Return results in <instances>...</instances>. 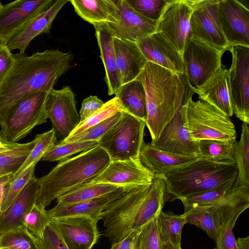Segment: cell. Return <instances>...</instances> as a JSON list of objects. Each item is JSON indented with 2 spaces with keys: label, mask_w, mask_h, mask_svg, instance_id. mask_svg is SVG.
<instances>
[{
  "label": "cell",
  "mask_w": 249,
  "mask_h": 249,
  "mask_svg": "<svg viewBox=\"0 0 249 249\" xmlns=\"http://www.w3.org/2000/svg\"><path fill=\"white\" fill-rule=\"evenodd\" d=\"M14 55V63L0 84V124L22 99L38 92H50L73 59L71 53L59 49L37 52L30 56Z\"/></svg>",
  "instance_id": "6da1fadb"
},
{
  "label": "cell",
  "mask_w": 249,
  "mask_h": 249,
  "mask_svg": "<svg viewBox=\"0 0 249 249\" xmlns=\"http://www.w3.org/2000/svg\"><path fill=\"white\" fill-rule=\"evenodd\" d=\"M163 175L152 182L134 188L109 204L102 212L104 235L111 244L141 229L159 215L166 202Z\"/></svg>",
  "instance_id": "7a4b0ae2"
},
{
  "label": "cell",
  "mask_w": 249,
  "mask_h": 249,
  "mask_svg": "<svg viewBox=\"0 0 249 249\" xmlns=\"http://www.w3.org/2000/svg\"><path fill=\"white\" fill-rule=\"evenodd\" d=\"M135 80L143 85L146 95L145 125L152 142L195 93L194 87L184 74L147 62Z\"/></svg>",
  "instance_id": "3957f363"
},
{
  "label": "cell",
  "mask_w": 249,
  "mask_h": 249,
  "mask_svg": "<svg viewBox=\"0 0 249 249\" xmlns=\"http://www.w3.org/2000/svg\"><path fill=\"white\" fill-rule=\"evenodd\" d=\"M110 161L107 153L99 145L59 161L48 174L38 178L36 203L46 208L54 199L99 175Z\"/></svg>",
  "instance_id": "277c9868"
},
{
  "label": "cell",
  "mask_w": 249,
  "mask_h": 249,
  "mask_svg": "<svg viewBox=\"0 0 249 249\" xmlns=\"http://www.w3.org/2000/svg\"><path fill=\"white\" fill-rule=\"evenodd\" d=\"M237 176L235 163H219L199 157L163 175L166 202L233 184Z\"/></svg>",
  "instance_id": "5b68a950"
},
{
  "label": "cell",
  "mask_w": 249,
  "mask_h": 249,
  "mask_svg": "<svg viewBox=\"0 0 249 249\" xmlns=\"http://www.w3.org/2000/svg\"><path fill=\"white\" fill-rule=\"evenodd\" d=\"M186 125L196 142L213 140L236 141V132L230 117L207 102L189 99L181 107Z\"/></svg>",
  "instance_id": "8992f818"
},
{
  "label": "cell",
  "mask_w": 249,
  "mask_h": 249,
  "mask_svg": "<svg viewBox=\"0 0 249 249\" xmlns=\"http://www.w3.org/2000/svg\"><path fill=\"white\" fill-rule=\"evenodd\" d=\"M144 121L123 111L120 119L98 141L110 161L140 158L144 142Z\"/></svg>",
  "instance_id": "52a82bcc"
},
{
  "label": "cell",
  "mask_w": 249,
  "mask_h": 249,
  "mask_svg": "<svg viewBox=\"0 0 249 249\" xmlns=\"http://www.w3.org/2000/svg\"><path fill=\"white\" fill-rule=\"evenodd\" d=\"M49 92L35 93L18 102L10 110L0 124V131L7 140L17 142L36 126L47 122L46 105Z\"/></svg>",
  "instance_id": "ba28073f"
},
{
  "label": "cell",
  "mask_w": 249,
  "mask_h": 249,
  "mask_svg": "<svg viewBox=\"0 0 249 249\" xmlns=\"http://www.w3.org/2000/svg\"><path fill=\"white\" fill-rule=\"evenodd\" d=\"M112 22L93 25L112 37L137 42L155 33L157 20L135 10L126 0H112Z\"/></svg>",
  "instance_id": "9c48e42d"
},
{
  "label": "cell",
  "mask_w": 249,
  "mask_h": 249,
  "mask_svg": "<svg viewBox=\"0 0 249 249\" xmlns=\"http://www.w3.org/2000/svg\"><path fill=\"white\" fill-rule=\"evenodd\" d=\"M225 51L190 38L182 54L184 75L190 83L194 87L204 83L222 67V57Z\"/></svg>",
  "instance_id": "30bf717a"
},
{
  "label": "cell",
  "mask_w": 249,
  "mask_h": 249,
  "mask_svg": "<svg viewBox=\"0 0 249 249\" xmlns=\"http://www.w3.org/2000/svg\"><path fill=\"white\" fill-rule=\"evenodd\" d=\"M194 0H167L157 20L161 33L182 54L191 37L190 18Z\"/></svg>",
  "instance_id": "8fae6325"
},
{
  "label": "cell",
  "mask_w": 249,
  "mask_h": 249,
  "mask_svg": "<svg viewBox=\"0 0 249 249\" xmlns=\"http://www.w3.org/2000/svg\"><path fill=\"white\" fill-rule=\"evenodd\" d=\"M232 60L229 81L233 113L243 123L249 124V48L231 46Z\"/></svg>",
  "instance_id": "7c38bea8"
},
{
  "label": "cell",
  "mask_w": 249,
  "mask_h": 249,
  "mask_svg": "<svg viewBox=\"0 0 249 249\" xmlns=\"http://www.w3.org/2000/svg\"><path fill=\"white\" fill-rule=\"evenodd\" d=\"M219 0H194L190 18V38L226 51L230 47L219 19Z\"/></svg>",
  "instance_id": "4fadbf2b"
},
{
  "label": "cell",
  "mask_w": 249,
  "mask_h": 249,
  "mask_svg": "<svg viewBox=\"0 0 249 249\" xmlns=\"http://www.w3.org/2000/svg\"><path fill=\"white\" fill-rule=\"evenodd\" d=\"M46 109L52 129L61 141L69 137L80 123L74 94L69 86L53 89L49 93Z\"/></svg>",
  "instance_id": "5bb4252c"
},
{
  "label": "cell",
  "mask_w": 249,
  "mask_h": 249,
  "mask_svg": "<svg viewBox=\"0 0 249 249\" xmlns=\"http://www.w3.org/2000/svg\"><path fill=\"white\" fill-rule=\"evenodd\" d=\"M97 222L89 216L73 215L50 218L69 249H92L100 236Z\"/></svg>",
  "instance_id": "9a60e30c"
},
{
  "label": "cell",
  "mask_w": 249,
  "mask_h": 249,
  "mask_svg": "<svg viewBox=\"0 0 249 249\" xmlns=\"http://www.w3.org/2000/svg\"><path fill=\"white\" fill-rule=\"evenodd\" d=\"M53 0H18L0 8V43L10 39L32 18L49 8Z\"/></svg>",
  "instance_id": "2e32d148"
},
{
  "label": "cell",
  "mask_w": 249,
  "mask_h": 249,
  "mask_svg": "<svg viewBox=\"0 0 249 249\" xmlns=\"http://www.w3.org/2000/svg\"><path fill=\"white\" fill-rule=\"evenodd\" d=\"M218 14L230 48H249V9L238 0H219Z\"/></svg>",
  "instance_id": "e0dca14e"
},
{
  "label": "cell",
  "mask_w": 249,
  "mask_h": 249,
  "mask_svg": "<svg viewBox=\"0 0 249 249\" xmlns=\"http://www.w3.org/2000/svg\"><path fill=\"white\" fill-rule=\"evenodd\" d=\"M154 178L155 176L142 164L140 158L110 161L99 175L84 185L106 183L138 187L151 183Z\"/></svg>",
  "instance_id": "ac0fdd59"
},
{
  "label": "cell",
  "mask_w": 249,
  "mask_h": 249,
  "mask_svg": "<svg viewBox=\"0 0 249 249\" xmlns=\"http://www.w3.org/2000/svg\"><path fill=\"white\" fill-rule=\"evenodd\" d=\"M150 143L153 147L168 153L200 157L197 143L190 134L181 108L165 125L158 138Z\"/></svg>",
  "instance_id": "d6986e66"
},
{
  "label": "cell",
  "mask_w": 249,
  "mask_h": 249,
  "mask_svg": "<svg viewBox=\"0 0 249 249\" xmlns=\"http://www.w3.org/2000/svg\"><path fill=\"white\" fill-rule=\"evenodd\" d=\"M136 43L147 62L184 74L181 54L161 33L155 32Z\"/></svg>",
  "instance_id": "ffe728a7"
},
{
  "label": "cell",
  "mask_w": 249,
  "mask_h": 249,
  "mask_svg": "<svg viewBox=\"0 0 249 249\" xmlns=\"http://www.w3.org/2000/svg\"><path fill=\"white\" fill-rule=\"evenodd\" d=\"M68 0H57L47 9L29 20L10 39L6 46L11 51H19L24 54L31 42L36 36L49 33L53 22L62 8Z\"/></svg>",
  "instance_id": "44dd1931"
},
{
  "label": "cell",
  "mask_w": 249,
  "mask_h": 249,
  "mask_svg": "<svg viewBox=\"0 0 249 249\" xmlns=\"http://www.w3.org/2000/svg\"><path fill=\"white\" fill-rule=\"evenodd\" d=\"M199 99L215 107L229 117L233 113L231 105L228 70L221 67L204 83L194 87Z\"/></svg>",
  "instance_id": "7402d4cb"
},
{
  "label": "cell",
  "mask_w": 249,
  "mask_h": 249,
  "mask_svg": "<svg viewBox=\"0 0 249 249\" xmlns=\"http://www.w3.org/2000/svg\"><path fill=\"white\" fill-rule=\"evenodd\" d=\"M135 188L137 187H123L113 192L89 200L66 205L56 204L47 213L50 218L84 215L98 221L101 220L102 212L109 204Z\"/></svg>",
  "instance_id": "603a6c76"
},
{
  "label": "cell",
  "mask_w": 249,
  "mask_h": 249,
  "mask_svg": "<svg viewBox=\"0 0 249 249\" xmlns=\"http://www.w3.org/2000/svg\"><path fill=\"white\" fill-rule=\"evenodd\" d=\"M121 86L136 79L147 61L136 42L112 37Z\"/></svg>",
  "instance_id": "cb8c5ba5"
},
{
  "label": "cell",
  "mask_w": 249,
  "mask_h": 249,
  "mask_svg": "<svg viewBox=\"0 0 249 249\" xmlns=\"http://www.w3.org/2000/svg\"><path fill=\"white\" fill-rule=\"evenodd\" d=\"M39 189L38 178L30 181L9 207L0 213V234L20 228L21 220L36 203Z\"/></svg>",
  "instance_id": "d4e9b609"
},
{
  "label": "cell",
  "mask_w": 249,
  "mask_h": 249,
  "mask_svg": "<svg viewBox=\"0 0 249 249\" xmlns=\"http://www.w3.org/2000/svg\"><path fill=\"white\" fill-rule=\"evenodd\" d=\"M197 158L168 153L145 142L140 153L141 162L154 176L164 175L194 161Z\"/></svg>",
  "instance_id": "484cf974"
},
{
  "label": "cell",
  "mask_w": 249,
  "mask_h": 249,
  "mask_svg": "<svg viewBox=\"0 0 249 249\" xmlns=\"http://www.w3.org/2000/svg\"><path fill=\"white\" fill-rule=\"evenodd\" d=\"M95 36L100 52L105 70L104 80L108 95H115L121 86L112 42V37L101 30H95Z\"/></svg>",
  "instance_id": "4316f807"
},
{
  "label": "cell",
  "mask_w": 249,
  "mask_h": 249,
  "mask_svg": "<svg viewBox=\"0 0 249 249\" xmlns=\"http://www.w3.org/2000/svg\"><path fill=\"white\" fill-rule=\"evenodd\" d=\"M115 97L119 99L124 111L145 123L146 95L144 87L140 81L134 80L122 85Z\"/></svg>",
  "instance_id": "83f0119b"
},
{
  "label": "cell",
  "mask_w": 249,
  "mask_h": 249,
  "mask_svg": "<svg viewBox=\"0 0 249 249\" xmlns=\"http://www.w3.org/2000/svg\"><path fill=\"white\" fill-rule=\"evenodd\" d=\"M187 223L194 225L201 229L217 243L221 225L218 208L213 206H197L184 210L183 213Z\"/></svg>",
  "instance_id": "f1b7e54d"
},
{
  "label": "cell",
  "mask_w": 249,
  "mask_h": 249,
  "mask_svg": "<svg viewBox=\"0 0 249 249\" xmlns=\"http://www.w3.org/2000/svg\"><path fill=\"white\" fill-rule=\"evenodd\" d=\"M76 13L93 25L112 22L111 0H71Z\"/></svg>",
  "instance_id": "f546056e"
},
{
  "label": "cell",
  "mask_w": 249,
  "mask_h": 249,
  "mask_svg": "<svg viewBox=\"0 0 249 249\" xmlns=\"http://www.w3.org/2000/svg\"><path fill=\"white\" fill-rule=\"evenodd\" d=\"M234 159L237 169L234 184L249 189V128L243 123L240 140L234 145Z\"/></svg>",
  "instance_id": "4dcf8cb0"
},
{
  "label": "cell",
  "mask_w": 249,
  "mask_h": 249,
  "mask_svg": "<svg viewBox=\"0 0 249 249\" xmlns=\"http://www.w3.org/2000/svg\"><path fill=\"white\" fill-rule=\"evenodd\" d=\"M126 186L95 183L82 185L56 198L58 205H66L89 200L117 191Z\"/></svg>",
  "instance_id": "1f68e13d"
},
{
  "label": "cell",
  "mask_w": 249,
  "mask_h": 249,
  "mask_svg": "<svg viewBox=\"0 0 249 249\" xmlns=\"http://www.w3.org/2000/svg\"><path fill=\"white\" fill-rule=\"evenodd\" d=\"M183 214H176L172 212L162 211L158 216V225L161 243H170L181 247V233L186 224Z\"/></svg>",
  "instance_id": "d6a6232c"
},
{
  "label": "cell",
  "mask_w": 249,
  "mask_h": 249,
  "mask_svg": "<svg viewBox=\"0 0 249 249\" xmlns=\"http://www.w3.org/2000/svg\"><path fill=\"white\" fill-rule=\"evenodd\" d=\"M235 141L202 140L197 142L201 158L223 163H235Z\"/></svg>",
  "instance_id": "836d02e7"
},
{
  "label": "cell",
  "mask_w": 249,
  "mask_h": 249,
  "mask_svg": "<svg viewBox=\"0 0 249 249\" xmlns=\"http://www.w3.org/2000/svg\"><path fill=\"white\" fill-rule=\"evenodd\" d=\"M36 142V138L30 142L19 143L14 148L0 154V178L13 175L23 163Z\"/></svg>",
  "instance_id": "e575fe53"
},
{
  "label": "cell",
  "mask_w": 249,
  "mask_h": 249,
  "mask_svg": "<svg viewBox=\"0 0 249 249\" xmlns=\"http://www.w3.org/2000/svg\"><path fill=\"white\" fill-rule=\"evenodd\" d=\"M242 188L236 186L234 183L223 187L189 196L180 200L184 206V210L197 206L212 205L236 193Z\"/></svg>",
  "instance_id": "d590c367"
},
{
  "label": "cell",
  "mask_w": 249,
  "mask_h": 249,
  "mask_svg": "<svg viewBox=\"0 0 249 249\" xmlns=\"http://www.w3.org/2000/svg\"><path fill=\"white\" fill-rule=\"evenodd\" d=\"M35 138L36 142L35 146L20 167L12 175L11 178L18 176L32 164L37 163L57 142L55 132L52 128L47 132L37 135Z\"/></svg>",
  "instance_id": "8d00e7d4"
},
{
  "label": "cell",
  "mask_w": 249,
  "mask_h": 249,
  "mask_svg": "<svg viewBox=\"0 0 249 249\" xmlns=\"http://www.w3.org/2000/svg\"><path fill=\"white\" fill-rule=\"evenodd\" d=\"M98 145V141H89L62 143L60 142L53 146L41 159V160L61 161L69 159L78 153L90 149Z\"/></svg>",
  "instance_id": "74e56055"
},
{
  "label": "cell",
  "mask_w": 249,
  "mask_h": 249,
  "mask_svg": "<svg viewBox=\"0 0 249 249\" xmlns=\"http://www.w3.org/2000/svg\"><path fill=\"white\" fill-rule=\"evenodd\" d=\"M50 218L45 208L36 203L21 220V224L37 239L43 237Z\"/></svg>",
  "instance_id": "f35d334b"
},
{
  "label": "cell",
  "mask_w": 249,
  "mask_h": 249,
  "mask_svg": "<svg viewBox=\"0 0 249 249\" xmlns=\"http://www.w3.org/2000/svg\"><path fill=\"white\" fill-rule=\"evenodd\" d=\"M35 237L24 226L0 234V248L37 249Z\"/></svg>",
  "instance_id": "ab89813d"
},
{
  "label": "cell",
  "mask_w": 249,
  "mask_h": 249,
  "mask_svg": "<svg viewBox=\"0 0 249 249\" xmlns=\"http://www.w3.org/2000/svg\"><path fill=\"white\" fill-rule=\"evenodd\" d=\"M37 163H34L22 173L11 181L5 187L0 213L5 211L25 186L36 178L35 167Z\"/></svg>",
  "instance_id": "60d3db41"
},
{
  "label": "cell",
  "mask_w": 249,
  "mask_h": 249,
  "mask_svg": "<svg viewBox=\"0 0 249 249\" xmlns=\"http://www.w3.org/2000/svg\"><path fill=\"white\" fill-rule=\"evenodd\" d=\"M122 111L124 110L120 102L119 99L115 96L105 103L96 112L84 121L80 123L70 136L79 134Z\"/></svg>",
  "instance_id": "b9f144b4"
},
{
  "label": "cell",
  "mask_w": 249,
  "mask_h": 249,
  "mask_svg": "<svg viewBox=\"0 0 249 249\" xmlns=\"http://www.w3.org/2000/svg\"><path fill=\"white\" fill-rule=\"evenodd\" d=\"M95 124L76 135L70 136L63 141L62 143L82 142L89 141H98L120 119L122 112Z\"/></svg>",
  "instance_id": "7bdbcfd3"
},
{
  "label": "cell",
  "mask_w": 249,
  "mask_h": 249,
  "mask_svg": "<svg viewBox=\"0 0 249 249\" xmlns=\"http://www.w3.org/2000/svg\"><path fill=\"white\" fill-rule=\"evenodd\" d=\"M161 244L157 217L141 228L135 249H161Z\"/></svg>",
  "instance_id": "ee69618b"
},
{
  "label": "cell",
  "mask_w": 249,
  "mask_h": 249,
  "mask_svg": "<svg viewBox=\"0 0 249 249\" xmlns=\"http://www.w3.org/2000/svg\"><path fill=\"white\" fill-rule=\"evenodd\" d=\"M238 218L235 216L220 217L221 226L218 241L214 249H237L233 229Z\"/></svg>",
  "instance_id": "f6af8a7d"
},
{
  "label": "cell",
  "mask_w": 249,
  "mask_h": 249,
  "mask_svg": "<svg viewBox=\"0 0 249 249\" xmlns=\"http://www.w3.org/2000/svg\"><path fill=\"white\" fill-rule=\"evenodd\" d=\"M135 10L154 20H158L167 0H126Z\"/></svg>",
  "instance_id": "bcb514c9"
},
{
  "label": "cell",
  "mask_w": 249,
  "mask_h": 249,
  "mask_svg": "<svg viewBox=\"0 0 249 249\" xmlns=\"http://www.w3.org/2000/svg\"><path fill=\"white\" fill-rule=\"evenodd\" d=\"M37 249H69L58 232L49 224L41 239L35 238Z\"/></svg>",
  "instance_id": "7dc6e473"
},
{
  "label": "cell",
  "mask_w": 249,
  "mask_h": 249,
  "mask_svg": "<svg viewBox=\"0 0 249 249\" xmlns=\"http://www.w3.org/2000/svg\"><path fill=\"white\" fill-rule=\"evenodd\" d=\"M104 102L96 96H89L85 98L82 102L79 112L80 123L84 121L98 110L104 105Z\"/></svg>",
  "instance_id": "c3c4849f"
},
{
  "label": "cell",
  "mask_w": 249,
  "mask_h": 249,
  "mask_svg": "<svg viewBox=\"0 0 249 249\" xmlns=\"http://www.w3.org/2000/svg\"><path fill=\"white\" fill-rule=\"evenodd\" d=\"M14 61L15 55L6 45H3L0 50V84L11 69Z\"/></svg>",
  "instance_id": "681fc988"
},
{
  "label": "cell",
  "mask_w": 249,
  "mask_h": 249,
  "mask_svg": "<svg viewBox=\"0 0 249 249\" xmlns=\"http://www.w3.org/2000/svg\"><path fill=\"white\" fill-rule=\"evenodd\" d=\"M141 229L133 231L123 240L112 243L110 249H135Z\"/></svg>",
  "instance_id": "f907efd6"
},
{
  "label": "cell",
  "mask_w": 249,
  "mask_h": 249,
  "mask_svg": "<svg viewBox=\"0 0 249 249\" xmlns=\"http://www.w3.org/2000/svg\"><path fill=\"white\" fill-rule=\"evenodd\" d=\"M18 144V142H12L7 140L0 130V154L14 148Z\"/></svg>",
  "instance_id": "816d5d0a"
},
{
  "label": "cell",
  "mask_w": 249,
  "mask_h": 249,
  "mask_svg": "<svg viewBox=\"0 0 249 249\" xmlns=\"http://www.w3.org/2000/svg\"><path fill=\"white\" fill-rule=\"evenodd\" d=\"M12 174H8L0 178V213L6 186L11 181Z\"/></svg>",
  "instance_id": "f5cc1de1"
},
{
  "label": "cell",
  "mask_w": 249,
  "mask_h": 249,
  "mask_svg": "<svg viewBox=\"0 0 249 249\" xmlns=\"http://www.w3.org/2000/svg\"><path fill=\"white\" fill-rule=\"evenodd\" d=\"M235 242L237 249H249V236L238 237Z\"/></svg>",
  "instance_id": "db71d44e"
},
{
  "label": "cell",
  "mask_w": 249,
  "mask_h": 249,
  "mask_svg": "<svg viewBox=\"0 0 249 249\" xmlns=\"http://www.w3.org/2000/svg\"><path fill=\"white\" fill-rule=\"evenodd\" d=\"M161 249H182L181 247L176 246L170 243L161 244Z\"/></svg>",
  "instance_id": "11a10c76"
},
{
  "label": "cell",
  "mask_w": 249,
  "mask_h": 249,
  "mask_svg": "<svg viewBox=\"0 0 249 249\" xmlns=\"http://www.w3.org/2000/svg\"><path fill=\"white\" fill-rule=\"evenodd\" d=\"M3 45H2V44H1L0 43V50L2 48V47H3Z\"/></svg>",
  "instance_id": "9f6ffc18"
},
{
  "label": "cell",
  "mask_w": 249,
  "mask_h": 249,
  "mask_svg": "<svg viewBox=\"0 0 249 249\" xmlns=\"http://www.w3.org/2000/svg\"><path fill=\"white\" fill-rule=\"evenodd\" d=\"M0 249H10L6 248H0Z\"/></svg>",
  "instance_id": "6f0895ef"
},
{
  "label": "cell",
  "mask_w": 249,
  "mask_h": 249,
  "mask_svg": "<svg viewBox=\"0 0 249 249\" xmlns=\"http://www.w3.org/2000/svg\"><path fill=\"white\" fill-rule=\"evenodd\" d=\"M2 5V4L1 2L0 1V8Z\"/></svg>",
  "instance_id": "680465c9"
}]
</instances>
